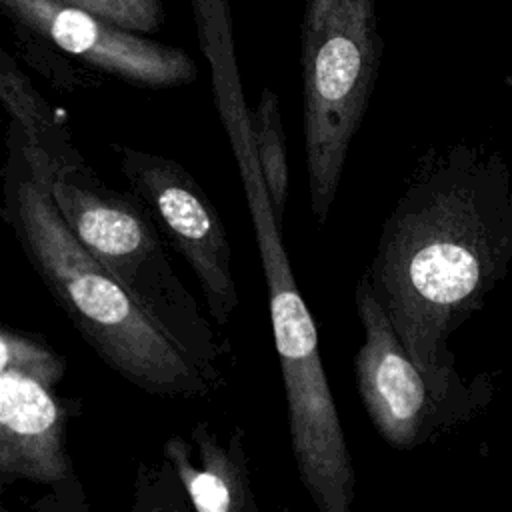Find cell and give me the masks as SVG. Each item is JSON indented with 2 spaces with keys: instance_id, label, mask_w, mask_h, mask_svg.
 <instances>
[{
  "instance_id": "1",
  "label": "cell",
  "mask_w": 512,
  "mask_h": 512,
  "mask_svg": "<svg viewBox=\"0 0 512 512\" xmlns=\"http://www.w3.org/2000/svg\"><path fill=\"white\" fill-rule=\"evenodd\" d=\"M512 266V178L496 148H428L382 224L362 276L410 358L446 390L478 400L456 372L450 336Z\"/></svg>"
},
{
  "instance_id": "10",
  "label": "cell",
  "mask_w": 512,
  "mask_h": 512,
  "mask_svg": "<svg viewBox=\"0 0 512 512\" xmlns=\"http://www.w3.org/2000/svg\"><path fill=\"white\" fill-rule=\"evenodd\" d=\"M162 456L180 476L196 512H260L242 426L222 436L210 422H198L188 438L172 434Z\"/></svg>"
},
{
  "instance_id": "5",
  "label": "cell",
  "mask_w": 512,
  "mask_h": 512,
  "mask_svg": "<svg viewBox=\"0 0 512 512\" xmlns=\"http://www.w3.org/2000/svg\"><path fill=\"white\" fill-rule=\"evenodd\" d=\"M302 136L310 210L324 224L382 60L374 0H306Z\"/></svg>"
},
{
  "instance_id": "14",
  "label": "cell",
  "mask_w": 512,
  "mask_h": 512,
  "mask_svg": "<svg viewBox=\"0 0 512 512\" xmlns=\"http://www.w3.org/2000/svg\"><path fill=\"white\" fill-rule=\"evenodd\" d=\"M134 34H152L164 24L162 0H64Z\"/></svg>"
},
{
  "instance_id": "13",
  "label": "cell",
  "mask_w": 512,
  "mask_h": 512,
  "mask_svg": "<svg viewBox=\"0 0 512 512\" xmlns=\"http://www.w3.org/2000/svg\"><path fill=\"white\" fill-rule=\"evenodd\" d=\"M130 512H196L186 488L172 468L160 456L156 462L140 460L134 474V492Z\"/></svg>"
},
{
  "instance_id": "8",
  "label": "cell",
  "mask_w": 512,
  "mask_h": 512,
  "mask_svg": "<svg viewBox=\"0 0 512 512\" xmlns=\"http://www.w3.org/2000/svg\"><path fill=\"white\" fill-rule=\"evenodd\" d=\"M130 192L192 268L212 320L224 328L238 308L226 226L196 178L176 160L112 144Z\"/></svg>"
},
{
  "instance_id": "9",
  "label": "cell",
  "mask_w": 512,
  "mask_h": 512,
  "mask_svg": "<svg viewBox=\"0 0 512 512\" xmlns=\"http://www.w3.org/2000/svg\"><path fill=\"white\" fill-rule=\"evenodd\" d=\"M18 30L140 88H174L198 78L180 48L114 26L64 0H0Z\"/></svg>"
},
{
  "instance_id": "3",
  "label": "cell",
  "mask_w": 512,
  "mask_h": 512,
  "mask_svg": "<svg viewBox=\"0 0 512 512\" xmlns=\"http://www.w3.org/2000/svg\"><path fill=\"white\" fill-rule=\"evenodd\" d=\"M50 190L76 238L162 332L222 388L232 358L230 344L212 328L176 274L162 232L140 198L110 188L86 160L54 172Z\"/></svg>"
},
{
  "instance_id": "4",
  "label": "cell",
  "mask_w": 512,
  "mask_h": 512,
  "mask_svg": "<svg viewBox=\"0 0 512 512\" xmlns=\"http://www.w3.org/2000/svg\"><path fill=\"white\" fill-rule=\"evenodd\" d=\"M246 202L268 292L290 446L300 482L318 512H352L356 472L326 380L316 322L298 290L268 190L246 194Z\"/></svg>"
},
{
  "instance_id": "15",
  "label": "cell",
  "mask_w": 512,
  "mask_h": 512,
  "mask_svg": "<svg viewBox=\"0 0 512 512\" xmlns=\"http://www.w3.org/2000/svg\"><path fill=\"white\" fill-rule=\"evenodd\" d=\"M2 512H6V510H2ZM34 512H72V510L66 508L64 502H62L56 494L48 492L46 496H42V498L34 504Z\"/></svg>"
},
{
  "instance_id": "6",
  "label": "cell",
  "mask_w": 512,
  "mask_h": 512,
  "mask_svg": "<svg viewBox=\"0 0 512 512\" xmlns=\"http://www.w3.org/2000/svg\"><path fill=\"white\" fill-rule=\"evenodd\" d=\"M66 360L36 336L8 326L0 334V488L30 480L50 488L72 512H90L68 454V422L78 398L56 392Z\"/></svg>"
},
{
  "instance_id": "7",
  "label": "cell",
  "mask_w": 512,
  "mask_h": 512,
  "mask_svg": "<svg viewBox=\"0 0 512 512\" xmlns=\"http://www.w3.org/2000/svg\"><path fill=\"white\" fill-rule=\"evenodd\" d=\"M354 302L364 330L352 360L354 380L380 438L396 450H412L468 420L480 402L446 390L410 358L364 278Z\"/></svg>"
},
{
  "instance_id": "12",
  "label": "cell",
  "mask_w": 512,
  "mask_h": 512,
  "mask_svg": "<svg viewBox=\"0 0 512 512\" xmlns=\"http://www.w3.org/2000/svg\"><path fill=\"white\" fill-rule=\"evenodd\" d=\"M252 120H254L256 148H258L262 176L272 200L276 220L282 226L286 204H288L290 170H288L286 134L280 120L278 94L272 88L268 86L262 88L258 96V104L252 110Z\"/></svg>"
},
{
  "instance_id": "16",
  "label": "cell",
  "mask_w": 512,
  "mask_h": 512,
  "mask_svg": "<svg viewBox=\"0 0 512 512\" xmlns=\"http://www.w3.org/2000/svg\"><path fill=\"white\" fill-rule=\"evenodd\" d=\"M278 512H288V510H284V508H282V510H278Z\"/></svg>"
},
{
  "instance_id": "11",
  "label": "cell",
  "mask_w": 512,
  "mask_h": 512,
  "mask_svg": "<svg viewBox=\"0 0 512 512\" xmlns=\"http://www.w3.org/2000/svg\"><path fill=\"white\" fill-rule=\"evenodd\" d=\"M0 100L10 124L18 128L30 148L48 158L54 172L84 162L68 128L6 50L0 54Z\"/></svg>"
},
{
  "instance_id": "2",
  "label": "cell",
  "mask_w": 512,
  "mask_h": 512,
  "mask_svg": "<svg viewBox=\"0 0 512 512\" xmlns=\"http://www.w3.org/2000/svg\"><path fill=\"white\" fill-rule=\"evenodd\" d=\"M54 168L8 124L2 216L28 262L86 344L124 380L168 398H206L220 388L130 298L62 218Z\"/></svg>"
}]
</instances>
